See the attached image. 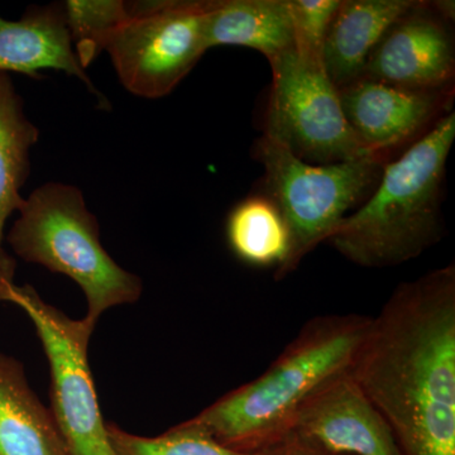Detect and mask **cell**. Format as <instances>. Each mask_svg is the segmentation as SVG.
Segmentation results:
<instances>
[{"instance_id": "3957f363", "label": "cell", "mask_w": 455, "mask_h": 455, "mask_svg": "<svg viewBox=\"0 0 455 455\" xmlns=\"http://www.w3.org/2000/svg\"><path fill=\"white\" fill-rule=\"evenodd\" d=\"M455 140V114L383 167L373 193L328 239L350 262L394 267L421 256L443 236L442 197Z\"/></svg>"}, {"instance_id": "ffe728a7", "label": "cell", "mask_w": 455, "mask_h": 455, "mask_svg": "<svg viewBox=\"0 0 455 455\" xmlns=\"http://www.w3.org/2000/svg\"><path fill=\"white\" fill-rule=\"evenodd\" d=\"M289 4L296 44L322 57L326 33L339 8L340 0H289Z\"/></svg>"}, {"instance_id": "4fadbf2b", "label": "cell", "mask_w": 455, "mask_h": 455, "mask_svg": "<svg viewBox=\"0 0 455 455\" xmlns=\"http://www.w3.org/2000/svg\"><path fill=\"white\" fill-rule=\"evenodd\" d=\"M416 0H340L323 47V65L338 90L363 76L371 52Z\"/></svg>"}, {"instance_id": "ba28073f", "label": "cell", "mask_w": 455, "mask_h": 455, "mask_svg": "<svg viewBox=\"0 0 455 455\" xmlns=\"http://www.w3.org/2000/svg\"><path fill=\"white\" fill-rule=\"evenodd\" d=\"M130 4L131 17L106 51L122 85L146 99L166 97L208 51V0H161Z\"/></svg>"}, {"instance_id": "277c9868", "label": "cell", "mask_w": 455, "mask_h": 455, "mask_svg": "<svg viewBox=\"0 0 455 455\" xmlns=\"http://www.w3.org/2000/svg\"><path fill=\"white\" fill-rule=\"evenodd\" d=\"M8 243L26 262L79 284L88 301L85 319L92 324L106 311L134 304L142 295L140 278L121 267L101 244L97 218L74 185L49 182L25 197Z\"/></svg>"}, {"instance_id": "9a60e30c", "label": "cell", "mask_w": 455, "mask_h": 455, "mask_svg": "<svg viewBox=\"0 0 455 455\" xmlns=\"http://www.w3.org/2000/svg\"><path fill=\"white\" fill-rule=\"evenodd\" d=\"M0 455H68L52 412L16 359L0 352Z\"/></svg>"}, {"instance_id": "9c48e42d", "label": "cell", "mask_w": 455, "mask_h": 455, "mask_svg": "<svg viewBox=\"0 0 455 455\" xmlns=\"http://www.w3.org/2000/svg\"><path fill=\"white\" fill-rule=\"evenodd\" d=\"M451 25L431 2L416 0L374 47L362 79L415 92L455 90Z\"/></svg>"}, {"instance_id": "5bb4252c", "label": "cell", "mask_w": 455, "mask_h": 455, "mask_svg": "<svg viewBox=\"0 0 455 455\" xmlns=\"http://www.w3.org/2000/svg\"><path fill=\"white\" fill-rule=\"evenodd\" d=\"M205 36L208 49L247 47L268 62L296 46L289 0H208Z\"/></svg>"}, {"instance_id": "8fae6325", "label": "cell", "mask_w": 455, "mask_h": 455, "mask_svg": "<svg viewBox=\"0 0 455 455\" xmlns=\"http://www.w3.org/2000/svg\"><path fill=\"white\" fill-rule=\"evenodd\" d=\"M291 434L328 455H403L391 427L350 371L334 377L305 401Z\"/></svg>"}, {"instance_id": "7c38bea8", "label": "cell", "mask_w": 455, "mask_h": 455, "mask_svg": "<svg viewBox=\"0 0 455 455\" xmlns=\"http://www.w3.org/2000/svg\"><path fill=\"white\" fill-rule=\"evenodd\" d=\"M41 70L77 77L107 107L75 53L62 4L31 8L20 20L0 17V74L37 77Z\"/></svg>"}, {"instance_id": "52a82bcc", "label": "cell", "mask_w": 455, "mask_h": 455, "mask_svg": "<svg viewBox=\"0 0 455 455\" xmlns=\"http://www.w3.org/2000/svg\"><path fill=\"white\" fill-rule=\"evenodd\" d=\"M269 66L272 84L265 136L310 164L344 163L374 155L361 145L349 127L339 90L326 75L322 57L296 44L269 61Z\"/></svg>"}, {"instance_id": "30bf717a", "label": "cell", "mask_w": 455, "mask_h": 455, "mask_svg": "<svg viewBox=\"0 0 455 455\" xmlns=\"http://www.w3.org/2000/svg\"><path fill=\"white\" fill-rule=\"evenodd\" d=\"M454 94L455 90L415 92L368 79L339 90L344 116L361 145L371 154L388 157L453 112Z\"/></svg>"}, {"instance_id": "ac0fdd59", "label": "cell", "mask_w": 455, "mask_h": 455, "mask_svg": "<svg viewBox=\"0 0 455 455\" xmlns=\"http://www.w3.org/2000/svg\"><path fill=\"white\" fill-rule=\"evenodd\" d=\"M75 53L84 68L103 51L114 32L131 17L123 0H68L61 3Z\"/></svg>"}, {"instance_id": "44dd1931", "label": "cell", "mask_w": 455, "mask_h": 455, "mask_svg": "<svg viewBox=\"0 0 455 455\" xmlns=\"http://www.w3.org/2000/svg\"><path fill=\"white\" fill-rule=\"evenodd\" d=\"M269 455H328L304 439L290 434L283 442L272 448Z\"/></svg>"}, {"instance_id": "7a4b0ae2", "label": "cell", "mask_w": 455, "mask_h": 455, "mask_svg": "<svg viewBox=\"0 0 455 455\" xmlns=\"http://www.w3.org/2000/svg\"><path fill=\"white\" fill-rule=\"evenodd\" d=\"M372 317L359 314L309 320L259 379L190 419L241 453L276 447L291 434L299 409L326 382L353 366Z\"/></svg>"}, {"instance_id": "8992f818", "label": "cell", "mask_w": 455, "mask_h": 455, "mask_svg": "<svg viewBox=\"0 0 455 455\" xmlns=\"http://www.w3.org/2000/svg\"><path fill=\"white\" fill-rule=\"evenodd\" d=\"M0 301L20 307L31 320L49 359L53 419L68 455H116L101 416L89 366L95 324L75 320L42 300L32 286L12 281L0 286Z\"/></svg>"}, {"instance_id": "5b68a950", "label": "cell", "mask_w": 455, "mask_h": 455, "mask_svg": "<svg viewBox=\"0 0 455 455\" xmlns=\"http://www.w3.org/2000/svg\"><path fill=\"white\" fill-rule=\"evenodd\" d=\"M263 166L260 193L277 206L290 232V252L276 268L283 280L301 260L328 242L349 212H355L373 193L388 156L374 154L331 164H310L263 134L253 147Z\"/></svg>"}, {"instance_id": "e0dca14e", "label": "cell", "mask_w": 455, "mask_h": 455, "mask_svg": "<svg viewBox=\"0 0 455 455\" xmlns=\"http://www.w3.org/2000/svg\"><path fill=\"white\" fill-rule=\"evenodd\" d=\"M227 236L235 256L256 267L278 268L289 256V228L262 193L248 196L230 212Z\"/></svg>"}, {"instance_id": "d6986e66", "label": "cell", "mask_w": 455, "mask_h": 455, "mask_svg": "<svg viewBox=\"0 0 455 455\" xmlns=\"http://www.w3.org/2000/svg\"><path fill=\"white\" fill-rule=\"evenodd\" d=\"M107 430L116 455H269L272 451V448L257 453L233 451L191 420L155 438L134 435L113 423H107Z\"/></svg>"}, {"instance_id": "6da1fadb", "label": "cell", "mask_w": 455, "mask_h": 455, "mask_svg": "<svg viewBox=\"0 0 455 455\" xmlns=\"http://www.w3.org/2000/svg\"><path fill=\"white\" fill-rule=\"evenodd\" d=\"M403 455H455V267L392 292L353 366Z\"/></svg>"}, {"instance_id": "2e32d148", "label": "cell", "mask_w": 455, "mask_h": 455, "mask_svg": "<svg viewBox=\"0 0 455 455\" xmlns=\"http://www.w3.org/2000/svg\"><path fill=\"white\" fill-rule=\"evenodd\" d=\"M37 127L27 116L23 100L11 77L0 74V286L14 281L16 262L3 250L7 221L20 211L25 197L20 188L29 173Z\"/></svg>"}]
</instances>
